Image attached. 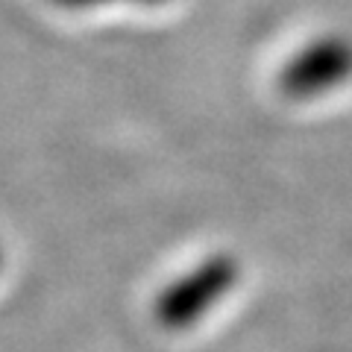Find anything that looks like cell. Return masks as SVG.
I'll list each match as a JSON object with an SVG mask.
<instances>
[{"label": "cell", "mask_w": 352, "mask_h": 352, "mask_svg": "<svg viewBox=\"0 0 352 352\" xmlns=\"http://www.w3.org/2000/svg\"><path fill=\"white\" fill-rule=\"evenodd\" d=\"M352 76V41L323 36L296 53L279 74V88L291 100H314Z\"/></svg>", "instance_id": "cell-2"}, {"label": "cell", "mask_w": 352, "mask_h": 352, "mask_svg": "<svg viewBox=\"0 0 352 352\" xmlns=\"http://www.w3.org/2000/svg\"><path fill=\"white\" fill-rule=\"evenodd\" d=\"M62 9H91V6H103V3H118V0H53ZM124 3H144V6H159L168 0H124Z\"/></svg>", "instance_id": "cell-3"}, {"label": "cell", "mask_w": 352, "mask_h": 352, "mask_svg": "<svg viewBox=\"0 0 352 352\" xmlns=\"http://www.w3.org/2000/svg\"><path fill=\"white\" fill-rule=\"evenodd\" d=\"M0 267H3V250H0Z\"/></svg>", "instance_id": "cell-4"}, {"label": "cell", "mask_w": 352, "mask_h": 352, "mask_svg": "<svg viewBox=\"0 0 352 352\" xmlns=\"http://www.w3.org/2000/svg\"><path fill=\"white\" fill-rule=\"evenodd\" d=\"M238 279V264L229 256H212L191 273H182L168 288H162L153 302V317L164 329H185L223 296Z\"/></svg>", "instance_id": "cell-1"}]
</instances>
